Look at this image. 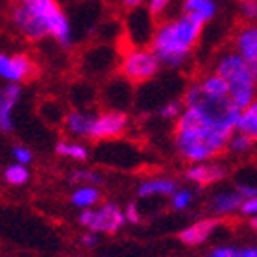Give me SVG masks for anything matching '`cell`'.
Here are the masks:
<instances>
[{"label":"cell","instance_id":"6da1fadb","mask_svg":"<svg viewBox=\"0 0 257 257\" xmlns=\"http://www.w3.org/2000/svg\"><path fill=\"white\" fill-rule=\"evenodd\" d=\"M11 22L30 41L52 37L63 48L74 43V32L68 15L57 0H13Z\"/></svg>","mask_w":257,"mask_h":257},{"label":"cell","instance_id":"7a4b0ae2","mask_svg":"<svg viewBox=\"0 0 257 257\" xmlns=\"http://www.w3.org/2000/svg\"><path fill=\"white\" fill-rule=\"evenodd\" d=\"M204 24L206 22L202 19L188 13L160 21L156 24L149 48L155 52L162 64L169 68H178L188 61L193 48L197 46Z\"/></svg>","mask_w":257,"mask_h":257},{"label":"cell","instance_id":"3957f363","mask_svg":"<svg viewBox=\"0 0 257 257\" xmlns=\"http://www.w3.org/2000/svg\"><path fill=\"white\" fill-rule=\"evenodd\" d=\"M235 131L217 125H206L197 128L175 131V145L184 160L198 164L215 158L228 147L231 134Z\"/></svg>","mask_w":257,"mask_h":257},{"label":"cell","instance_id":"277c9868","mask_svg":"<svg viewBox=\"0 0 257 257\" xmlns=\"http://www.w3.org/2000/svg\"><path fill=\"white\" fill-rule=\"evenodd\" d=\"M215 72L228 81L230 99L241 110L257 97V74L235 50L220 55L215 63Z\"/></svg>","mask_w":257,"mask_h":257},{"label":"cell","instance_id":"5b68a950","mask_svg":"<svg viewBox=\"0 0 257 257\" xmlns=\"http://www.w3.org/2000/svg\"><path fill=\"white\" fill-rule=\"evenodd\" d=\"M162 63L155 55L151 48H140V46H131L125 50L121 59H119V74L125 81L133 85H142L147 83L158 74Z\"/></svg>","mask_w":257,"mask_h":257},{"label":"cell","instance_id":"8992f818","mask_svg":"<svg viewBox=\"0 0 257 257\" xmlns=\"http://www.w3.org/2000/svg\"><path fill=\"white\" fill-rule=\"evenodd\" d=\"M128 118L123 110L118 108H108L103 110L101 114H97L94 119V125L90 128L88 138L94 142H103V140H114L123 136L127 131Z\"/></svg>","mask_w":257,"mask_h":257},{"label":"cell","instance_id":"52a82bcc","mask_svg":"<svg viewBox=\"0 0 257 257\" xmlns=\"http://www.w3.org/2000/svg\"><path fill=\"white\" fill-rule=\"evenodd\" d=\"M37 74V66L28 54H0V77L8 83H24Z\"/></svg>","mask_w":257,"mask_h":257},{"label":"cell","instance_id":"ba28073f","mask_svg":"<svg viewBox=\"0 0 257 257\" xmlns=\"http://www.w3.org/2000/svg\"><path fill=\"white\" fill-rule=\"evenodd\" d=\"M155 17L151 15L147 8H133L127 17V35L133 46L144 48L145 44H151L153 33L156 26H153Z\"/></svg>","mask_w":257,"mask_h":257},{"label":"cell","instance_id":"9c48e42d","mask_svg":"<svg viewBox=\"0 0 257 257\" xmlns=\"http://www.w3.org/2000/svg\"><path fill=\"white\" fill-rule=\"evenodd\" d=\"M127 222L125 219V211L116 206L112 202L103 204L101 208L96 209L94 213V220L88 230L90 231H101V233H107V235H114L121 230V226Z\"/></svg>","mask_w":257,"mask_h":257},{"label":"cell","instance_id":"30bf717a","mask_svg":"<svg viewBox=\"0 0 257 257\" xmlns=\"http://www.w3.org/2000/svg\"><path fill=\"white\" fill-rule=\"evenodd\" d=\"M235 52L257 74V24H246L235 33Z\"/></svg>","mask_w":257,"mask_h":257},{"label":"cell","instance_id":"8fae6325","mask_svg":"<svg viewBox=\"0 0 257 257\" xmlns=\"http://www.w3.org/2000/svg\"><path fill=\"white\" fill-rule=\"evenodd\" d=\"M21 85L19 83H10L0 88V131L2 133H11L13 131V108L21 99Z\"/></svg>","mask_w":257,"mask_h":257},{"label":"cell","instance_id":"7c38bea8","mask_svg":"<svg viewBox=\"0 0 257 257\" xmlns=\"http://www.w3.org/2000/svg\"><path fill=\"white\" fill-rule=\"evenodd\" d=\"M220 224L219 219H213V217H208V219H200L197 222H193L191 226L184 228L180 233H178V239L186 244V246H198L202 244L204 241H208L209 235L213 233V230Z\"/></svg>","mask_w":257,"mask_h":257},{"label":"cell","instance_id":"4fadbf2b","mask_svg":"<svg viewBox=\"0 0 257 257\" xmlns=\"http://www.w3.org/2000/svg\"><path fill=\"white\" fill-rule=\"evenodd\" d=\"M186 177L191 182L198 186H211V184L220 182L226 177V169L220 164H211V162H198L193 164L186 171Z\"/></svg>","mask_w":257,"mask_h":257},{"label":"cell","instance_id":"5bb4252c","mask_svg":"<svg viewBox=\"0 0 257 257\" xmlns=\"http://www.w3.org/2000/svg\"><path fill=\"white\" fill-rule=\"evenodd\" d=\"M244 198L239 191H220L211 197L209 200V211L215 217H226V215H233L235 211H241V206Z\"/></svg>","mask_w":257,"mask_h":257},{"label":"cell","instance_id":"9a60e30c","mask_svg":"<svg viewBox=\"0 0 257 257\" xmlns=\"http://www.w3.org/2000/svg\"><path fill=\"white\" fill-rule=\"evenodd\" d=\"M94 119H96V114L88 112V110H70L66 116H64V131L70 136H75V138H88L90 134V128L94 125Z\"/></svg>","mask_w":257,"mask_h":257},{"label":"cell","instance_id":"2e32d148","mask_svg":"<svg viewBox=\"0 0 257 257\" xmlns=\"http://www.w3.org/2000/svg\"><path fill=\"white\" fill-rule=\"evenodd\" d=\"M219 6L215 0H182L180 4V13H188L202 19L204 22H209L217 15Z\"/></svg>","mask_w":257,"mask_h":257},{"label":"cell","instance_id":"e0dca14e","mask_svg":"<svg viewBox=\"0 0 257 257\" xmlns=\"http://www.w3.org/2000/svg\"><path fill=\"white\" fill-rule=\"evenodd\" d=\"M178 189L177 180L171 178H151L147 182L140 184L138 188V197L147 198L153 195H173Z\"/></svg>","mask_w":257,"mask_h":257},{"label":"cell","instance_id":"ac0fdd59","mask_svg":"<svg viewBox=\"0 0 257 257\" xmlns=\"http://www.w3.org/2000/svg\"><path fill=\"white\" fill-rule=\"evenodd\" d=\"M198 83H200L202 90L206 92L208 96H211V97H230V85H228V81H226L222 75L217 74V72L204 75Z\"/></svg>","mask_w":257,"mask_h":257},{"label":"cell","instance_id":"d6986e66","mask_svg":"<svg viewBox=\"0 0 257 257\" xmlns=\"http://www.w3.org/2000/svg\"><path fill=\"white\" fill-rule=\"evenodd\" d=\"M235 131L246 134L253 142H257V97L246 108H242L241 118H239V123H237Z\"/></svg>","mask_w":257,"mask_h":257},{"label":"cell","instance_id":"ffe728a7","mask_svg":"<svg viewBox=\"0 0 257 257\" xmlns=\"http://www.w3.org/2000/svg\"><path fill=\"white\" fill-rule=\"evenodd\" d=\"M99 198H101V193L94 186H79V189L72 193V204L81 209L92 208L94 204H97Z\"/></svg>","mask_w":257,"mask_h":257},{"label":"cell","instance_id":"44dd1931","mask_svg":"<svg viewBox=\"0 0 257 257\" xmlns=\"http://www.w3.org/2000/svg\"><path fill=\"white\" fill-rule=\"evenodd\" d=\"M4 180L10 186H22V184H26L30 180V171H28V167L24 164H11V166L6 167L4 171Z\"/></svg>","mask_w":257,"mask_h":257},{"label":"cell","instance_id":"7402d4cb","mask_svg":"<svg viewBox=\"0 0 257 257\" xmlns=\"http://www.w3.org/2000/svg\"><path fill=\"white\" fill-rule=\"evenodd\" d=\"M57 155L61 156H68V158H74V160L85 162L88 160V151L86 147H83L81 144H74V142H61L55 147Z\"/></svg>","mask_w":257,"mask_h":257},{"label":"cell","instance_id":"603a6c76","mask_svg":"<svg viewBox=\"0 0 257 257\" xmlns=\"http://www.w3.org/2000/svg\"><path fill=\"white\" fill-rule=\"evenodd\" d=\"M253 144H255V142H253L250 136L235 131V133L231 134V138H230V142H228V147H226V149L231 151L233 155H244V153H248V151L252 149Z\"/></svg>","mask_w":257,"mask_h":257},{"label":"cell","instance_id":"cb8c5ba5","mask_svg":"<svg viewBox=\"0 0 257 257\" xmlns=\"http://www.w3.org/2000/svg\"><path fill=\"white\" fill-rule=\"evenodd\" d=\"M173 4H175V0H147L145 8L149 10L151 15L155 17V21H166Z\"/></svg>","mask_w":257,"mask_h":257},{"label":"cell","instance_id":"d4e9b609","mask_svg":"<svg viewBox=\"0 0 257 257\" xmlns=\"http://www.w3.org/2000/svg\"><path fill=\"white\" fill-rule=\"evenodd\" d=\"M193 202V193L189 189H177V191L173 193V198H171V206L173 209H177V211H182V209H188Z\"/></svg>","mask_w":257,"mask_h":257},{"label":"cell","instance_id":"484cf974","mask_svg":"<svg viewBox=\"0 0 257 257\" xmlns=\"http://www.w3.org/2000/svg\"><path fill=\"white\" fill-rule=\"evenodd\" d=\"M72 184H79V186H96V184H101V177L96 175L94 171H75L70 178Z\"/></svg>","mask_w":257,"mask_h":257},{"label":"cell","instance_id":"4316f807","mask_svg":"<svg viewBox=\"0 0 257 257\" xmlns=\"http://www.w3.org/2000/svg\"><path fill=\"white\" fill-rule=\"evenodd\" d=\"M182 114V103L180 101H169L160 108V116L166 119H177Z\"/></svg>","mask_w":257,"mask_h":257},{"label":"cell","instance_id":"83f0119b","mask_svg":"<svg viewBox=\"0 0 257 257\" xmlns=\"http://www.w3.org/2000/svg\"><path fill=\"white\" fill-rule=\"evenodd\" d=\"M241 15L246 21H255L257 19V0H241Z\"/></svg>","mask_w":257,"mask_h":257},{"label":"cell","instance_id":"f1b7e54d","mask_svg":"<svg viewBox=\"0 0 257 257\" xmlns=\"http://www.w3.org/2000/svg\"><path fill=\"white\" fill-rule=\"evenodd\" d=\"M206 257H239V250L235 246H217Z\"/></svg>","mask_w":257,"mask_h":257},{"label":"cell","instance_id":"f546056e","mask_svg":"<svg viewBox=\"0 0 257 257\" xmlns=\"http://www.w3.org/2000/svg\"><path fill=\"white\" fill-rule=\"evenodd\" d=\"M13 156H15V160L19 162V164H30L33 158L32 151L26 149V147H21V145H17V147H13Z\"/></svg>","mask_w":257,"mask_h":257},{"label":"cell","instance_id":"4dcf8cb0","mask_svg":"<svg viewBox=\"0 0 257 257\" xmlns=\"http://www.w3.org/2000/svg\"><path fill=\"white\" fill-rule=\"evenodd\" d=\"M241 213L246 217H255L257 215V195L255 197L244 198V202L241 206Z\"/></svg>","mask_w":257,"mask_h":257},{"label":"cell","instance_id":"1f68e13d","mask_svg":"<svg viewBox=\"0 0 257 257\" xmlns=\"http://www.w3.org/2000/svg\"><path fill=\"white\" fill-rule=\"evenodd\" d=\"M140 217H142V215H140L138 208H136V204L131 202L127 208H125V219H127L128 222H133V224H138L140 220H142Z\"/></svg>","mask_w":257,"mask_h":257},{"label":"cell","instance_id":"d6a6232c","mask_svg":"<svg viewBox=\"0 0 257 257\" xmlns=\"http://www.w3.org/2000/svg\"><path fill=\"white\" fill-rule=\"evenodd\" d=\"M94 213H96V209H92V208L83 209V211H81V215H79V224L85 226V228H90L92 220H94Z\"/></svg>","mask_w":257,"mask_h":257},{"label":"cell","instance_id":"836d02e7","mask_svg":"<svg viewBox=\"0 0 257 257\" xmlns=\"http://www.w3.org/2000/svg\"><path fill=\"white\" fill-rule=\"evenodd\" d=\"M237 191L241 193L242 198H250L257 195V186H252V184H239L237 186Z\"/></svg>","mask_w":257,"mask_h":257},{"label":"cell","instance_id":"e575fe53","mask_svg":"<svg viewBox=\"0 0 257 257\" xmlns=\"http://www.w3.org/2000/svg\"><path fill=\"white\" fill-rule=\"evenodd\" d=\"M81 242H83V244H85L86 248L96 246V244H97V235H96V231H88V233H85V235L81 237Z\"/></svg>","mask_w":257,"mask_h":257},{"label":"cell","instance_id":"d590c367","mask_svg":"<svg viewBox=\"0 0 257 257\" xmlns=\"http://www.w3.org/2000/svg\"><path fill=\"white\" fill-rule=\"evenodd\" d=\"M239 257H257V248L255 246H248L239 250Z\"/></svg>","mask_w":257,"mask_h":257},{"label":"cell","instance_id":"8d00e7d4","mask_svg":"<svg viewBox=\"0 0 257 257\" xmlns=\"http://www.w3.org/2000/svg\"><path fill=\"white\" fill-rule=\"evenodd\" d=\"M142 2H144V0H121V4H123L125 8H128V10H133V8H138V6H142Z\"/></svg>","mask_w":257,"mask_h":257},{"label":"cell","instance_id":"74e56055","mask_svg":"<svg viewBox=\"0 0 257 257\" xmlns=\"http://www.w3.org/2000/svg\"><path fill=\"white\" fill-rule=\"evenodd\" d=\"M250 226H252V230L257 231V215H255V217H252V220H250Z\"/></svg>","mask_w":257,"mask_h":257},{"label":"cell","instance_id":"f35d334b","mask_svg":"<svg viewBox=\"0 0 257 257\" xmlns=\"http://www.w3.org/2000/svg\"><path fill=\"white\" fill-rule=\"evenodd\" d=\"M103 257H108V255H103Z\"/></svg>","mask_w":257,"mask_h":257}]
</instances>
